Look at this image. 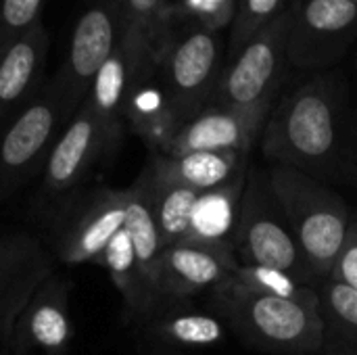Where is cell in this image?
<instances>
[{"label": "cell", "instance_id": "4", "mask_svg": "<svg viewBox=\"0 0 357 355\" xmlns=\"http://www.w3.org/2000/svg\"><path fill=\"white\" fill-rule=\"evenodd\" d=\"M234 255L238 266L278 268L307 287L318 280L284 218L266 169L251 165L234 234Z\"/></svg>", "mask_w": 357, "mask_h": 355}, {"label": "cell", "instance_id": "6", "mask_svg": "<svg viewBox=\"0 0 357 355\" xmlns=\"http://www.w3.org/2000/svg\"><path fill=\"white\" fill-rule=\"evenodd\" d=\"M128 188H82L48 213L46 245L65 266L96 264L113 236L123 228Z\"/></svg>", "mask_w": 357, "mask_h": 355}, {"label": "cell", "instance_id": "9", "mask_svg": "<svg viewBox=\"0 0 357 355\" xmlns=\"http://www.w3.org/2000/svg\"><path fill=\"white\" fill-rule=\"evenodd\" d=\"M111 155L113 149L100 121L84 103L56 140L44 167L38 199L46 216L63 201L79 192L96 163Z\"/></svg>", "mask_w": 357, "mask_h": 355}, {"label": "cell", "instance_id": "23", "mask_svg": "<svg viewBox=\"0 0 357 355\" xmlns=\"http://www.w3.org/2000/svg\"><path fill=\"white\" fill-rule=\"evenodd\" d=\"M96 266L107 270L111 282L119 291L123 305H126L128 320L138 322L155 308V301L142 282L136 253H134V247H132V241H130L126 228H121L113 236V241L107 245L102 255L96 259Z\"/></svg>", "mask_w": 357, "mask_h": 355}, {"label": "cell", "instance_id": "14", "mask_svg": "<svg viewBox=\"0 0 357 355\" xmlns=\"http://www.w3.org/2000/svg\"><path fill=\"white\" fill-rule=\"evenodd\" d=\"M272 113V105L249 109L207 107L188 119L172 142L157 155L178 157L197 151H236L249 155L261 138L264 126Z\"/></svg>", "mask_w": 357, "mask_h": 355}, {"label": "cell", "instance_id": "20", "mask_svg": "<svg viewBox=\"0 0 357 355\" xmlns=\"http://www.w3.org/2000/svg\"><path fill=\"white\" fill-rule=\"evenodd\" d=\"M146 165L159 176L180 182L197 192H209L245 172L249 167V155L236 151H197L178 157L153 153Z\"/></svg>", "mask_w": 357, "mask_h": 355}, {"label": "cell", "instance_id": "11", "mask_svg": "<svg viewBox=\"0 0 357 355\" xmlns=\"http://www.w3.org/2000/svg\"><path fill=\"white\" fill-rule=\"evenodd\" d=\"M119 38V4H113L111 0L90 6L77 19L67 61L56 71L63 82L71 115H75L88 98L94 77L117 48Z\"/></svg>", "mask_w": 357, "mask_h": 355}, {"label": "cell", "instance_id": "21", "mask_svg": "<svg viewBox=\"0 0 357 355\" xmlns=\"http://www.w3.org/2000/svg\"><path fill=\"white\" fill-rule=\"evenodd\" d=\"M140 176L146 186L149 203H151L163 247L184 243L188 228H190V218H192V211L201 192L180 182L159 176L149 165L142 169Z\"/></svg>", "mask_w": 357, "mask_h": 355}, {"label": "cell", "instance_id": "17", "mask_svg": "<svg viewBox=\"0 0 357 355\" xmlns=\"http://www.w3.org/2000/svg\"><path fill=\"white\" fill-rule=\"evenodd\" d=\"M144 75H149V73H144ZM144 75L136 71V67L128 59L121 44H117V48L113 50L109 61L102 65V69L94 77L90 94L84 100L90 107V111L94 113V117L100 121L113 153L117 151L121 136H123L128 96L134 88V84L138 80H142Z\"/></svg>", "mask_w": 357, "mask_h": 355}, {"label": "cell", "instance_id": "26", "mask_svg": "<svg viewBox=\"0 0 357 355\" xmlns=\"http://www.w3.org/2000/svg\"><path fill=\"white\" fill-rule=\"evenodd\" d=\"M326 337H357V291L337 282L320 280L316 287Z\"/></svg>", "mask_w": 357, "mask_h": 355}, {"label": "cell", "instance_id": "32", "mask_svg": "<svg viewBox=\"0 0 357 355\" xmlns=\"http://www.w3.org/2000/svg\"><path fill=\"white\" fill-rule=\"evenodd\" d=\"M347 2H356V4H357V0H347Z\"/></svg>", "mask_w": 357, "mask_h": 355}, {"label": "cell", "instance_id": "27", "mask_svg": "<svg viewBox=\"0 0 357 355\" xmlns=\"http://www.w3.org/2000/svg\"><path fill=\"white\" fill-rule=\"evenodd\" d=\"M282 0H238L230 31L228 63L282 13Z\"/></svg>", "mask_w": 357, "mask_h": 355}, {"label": "cell", "instance_id": "16", "mask_svg": "<svg viewBox=\"0 0 357 355\" xmlns=\"http://www.w3.org/2000/svg\"><path fill=\"white\" fill-rule=\"evenodd\" d=\"M48 33L38 21L0 52V134L40 92Z\"/></svg>", "mask_w": 357, "mask_h": 355}, {"label": "cell", "instance_id": "8", "mask_svg": "<svg viewBox=\"0 0 357 355\" xmlns=\"http://www.w3.org/2000/svg\"><path fill=\"white\" fill-rule=\"evenodd\" d=\"M222 71V42L218 31L205 25L188 31L167 50L159 86L180 126L211 105Z\"/></svg>", "mask_w": 357, "mask_h": 355}, {"label": "cell", "instance_id": "25", "mask_svg": "<svg viewBox=\"0 0 357 355\" xmlns=\"http://www.w3.org/2000/svg\"><path fill=\"white\" fill-rule=\"evenodd\" d=\"M230 276L245 289L261 293V295H272V297L291 299V301H318V293L314 287L299 282L295 276L278 268L236 266V270Z\"/></svg>", "mask_w": 357, "mask_h": 355}, {"label": "cell", "instance_id": "5", "mask_svg": "<svg viewBox=\"0 0 357 355\" xmlns=\"http://www.w3.org/2000/svg\"><path fill=\"white\" fill-rule=\"evenodd\" d=\"M71 119L63 82L54 73L0 134V201L44 174L48 157Z\"/></svg>", "mask_w": 357, "mask_h": 355}, {"label": "cell", "instance_id": "13", "mask_svg": "<svg viewBox=\"0 0 357 355\" xmlns=\"http://www.w3.org/2000/svg\"><path fill=\"white\" fill-rule=\"evenodd\" d=\"M69 291V278L54 270L23 308L6 349L15 355H69L73 339Z\"/></svg>", "mask_w": 357, "mask_h": 355}, {"label": "cell", "instance_id": "22", "mask_svg": "<svg viewBox=\"0 0 357 355\" xmlns=\"http://www.w3.org/2000/svg\"><path fill=\"white\" fill-rule=\"evenodd\" d=\"M123 228L132 241L142 282L157 305L159 301L155 295V274H157V266H159V259H161V253L165 247L159 236V228H157V222H155V216H153V209L149 203V195H146L142 176H138L136 182L132 186H128V209H126Z\"/></svg>", "mask_w": 357, "mask_h": 355}, {"label": "cell", "instance_id": "3", "mask_svg": "<svg viewBox=\"0 0 357 355\" xmlns=\"http://www.w3.org/2000/svg\"><path fill=\"white\" fill-rule=\"evenodd\" d=\"M266 174L314 276L326 280L351 226L347 203L322 180L291 165L272 163Z\"/></svg>", "mask_w": 357, "mask_h": 355}, {"label": "cell", "instance_id": "30", "mask_svg": "<svg viewBox=\"0 0 357 355\" xmlns=\"http://www.w3.org/2000/svg\"><path fill=\"white\" fill-rule=\"evenodd\" d=\"M326 355H357V337H326Z\"/></svg>", "mask_w": 357, "mask_h": 355}, {"label": "cell", "instance_id": "19", "mask_svg": "<svg viewBox=\"0 0 357 355\" xmlns=\"http://www.w3.org/2000/svg\"><path fill=\"white\" fill-rule=\"evenodd\" d=\"M138 322L151 341L180 349L213 347L226 341L228 335V326L220 316L182 310L180 303H159Z\"/></svg>", "mask_w": 357, "mask_h": 355}, {"label": "cell", "instance_id": "31", "mask_svg": "<svg viewBox=\"0 0 357 355\" xmlns=\"http://www.w3.org/2000/svg\"><path fill=\"white\" fill-rule=\"evenodd\" d=\"M0 355H15L13 352H8L6 347H0Z\"/></svg>", "mask_w": 357, "mask_h": 355}, {"label": "cell", "instance_id": "28", "mask_svg": "<svg viewBox=\"0 0 357 355\" xmlns=\"http://www.w3.org/2000/svg\"><path fill=\"white\" fill-rule=\"evenodd\" d=\"M44 0H0V52L40 21Z\"/></svg>", "mask_w": 357, "mask_h": 355}, {"label": "cell", "instance_id": "7", "mask_svg": "<svg viewBox=\"0 0 357 355\" xmlns=\"http://www.w3.org/2000/svg\"><path fill=\"white\" fill-rule=\"evenodd\" d=\"M289 25L291 8H284L230 63L224 65L209 107L249 109L274 105L287 61Z\"/></svg>", "mask_w": 357, "mask_h": 355}, {"label": "cell", "instance_id": "18", "mask_svg": "<svg viewBox=\"0 0 357 355\" xmlns=\"http://www.w3.org/2000/svg\"><path fill=\"white\" fill-rule=\"evenodd\" d=\"M247 174L249 167L228 184L199 195L184 243L234 251V234L238 226Z\"/></svg>", "mask_w": 357, "mask_h": 355}, {"label": "cell", "instance_id": "2", "mask_svg": "<svg viewBox=\"0 0 357 355\" xmlns=\"http://www.w3.org/2000/svg\"><path fill=\"white\" fill-rule=\"evenodd\" d=\"M261 153L272 163H284L318 180L337 161L339 103L328 80H314L287 96L270 113L261 138Z\"/></svg>", "mask_w": 357, "mask_h": 355}, {"label": "cell", "instance_id": "29", "mask_svg": "<svg viewBox=\"0 0 357 355\" xmlns=\"http://www.w3.org/2000/svg\"><path fill=\"white\" fill-rule=\"evenodd\" d=\"M328 278L343 282V285L357 291V222H354V220H351L345 245H343L341 253L337 255Z\"/></svg>", "mask_w": 357, "mask_h": 355}, {"label": "cell", "instance_id": "10", "mask_svg": "<svg viewBox=\"0 0 357 355\" xmlns=\"http://www.w3.org/2000/svg\"><path fill=\"white\" fill-rule=\"evenodd\" d=\"M356 25V2L301 0L291 8L287 59L303 69L322 67L343 54Z\"/></svg>", "mask_w": 357, "mask_h": 355}, {"label": "cell", "instance_id": "24", "mask_svg": "<svg viewBox=\"0 0 357 355\" xmlns=\"http://www.w3.org/2000/svg\"><path fill=\"white\" fill-rule=\"evenodd\" d=\"M163 0H121L119 2V23L121 38L119 44L138 73H151L155 63V42L157 25L161 19Z\"/></svg>", "mask_w": 357, "mask_h": 355}, {"label": "cell", "instance_id": "12", "mask_svg": "<svg viewBox=\"0 0 357 355\" xmlns=\"http://www.w3.org/2000/svg\"><path fill=\"white\" fill-rule=\"evenodd\" d=\"M52 272L54 255L40 236L0 234V347L8 345L17 318Z\"/></svg>", "mask_w": 357, "mask_h": 355}, {"label": "cell", "instance_id": "15", "mask_svg": "<svg viewBox=\"0 0 357 355\" xmlns=\"http://www.w3.org/2000/svg\"><path fill=\"white\" fill-rule=\"evenodd\" d=\"M236 266L238 262L232 249L192 243L165 247L155 274L157 301L182 303L197 293L211 291L224 282Z\"/></svg>", "mask_w": 357, "mask_h": 355}, {"label": "cell", "instance_id": "1", "mask_svg": "<svg viewBox=\"0 0 357 355\" xmlns=\"http://www.w3.org/2000/svg\"><path fill=\"white\" fill-rule=\"evenodd\" d=\"M215 314L253 347L274 355H318L326 347L320 301H291L245 289L232 276L209 291Z\"/></svg>", "mask_w": 357, "mask_h": 355}]
</instances>
